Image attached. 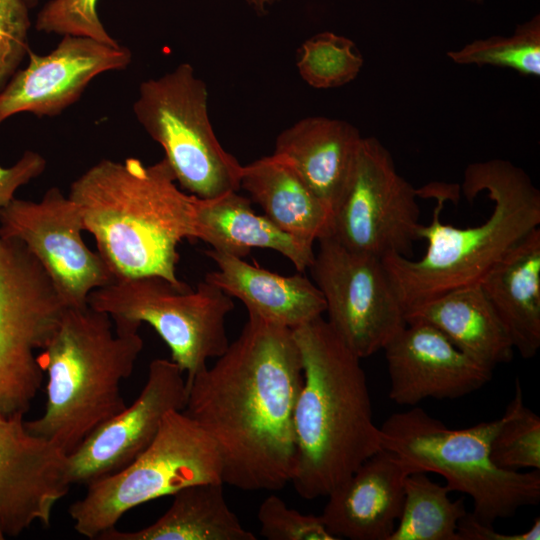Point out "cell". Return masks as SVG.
Listing matches in <instances>:
<instances>
[{"instance_id": "33", "label": "cell", "mask_w": 540, "mask_h": 540, "mask_svg": "<svg viewBox=\"0 0 540 540\" xmlns=\"http://www.w3.org/2000/svg\"><path fill=\"white\" fill-rule=\"evenodd\" d=\"M46 159L34 151H25L11 167L0 166V209L9 204L16 191L46 169Z\"/></svg>"}, {"instance_id": "9", "label": "cell", "mask_w": 540, "mask_h": 540, "mask_svg": "<svg viewBox=\"0 0 540 540\" xmlns=\"http://www.w3.org/2000/svg\"><path fill=\"white\" fill-rule=\"evenodd\" d=\"M133 112L162 147L182 190L212 199L240 189L243 165L216 137L208 113L207 86L189 63L143 81Z\"/></svg>"}, {"instance_id": "32", "label": "cell", "mask_w": 540, "mask_h": 540, "mask_svg": "<svg viewBox=\"0 0 540 540\" xmlns=\"http://www.w3.org/2000/svg\"><path fill=\"white\" fill-rule=\"evenodd\" d=\"M30 26L25 0H0V91L28 54Z\"/></svg>"}, {"instance_id": "20", "label": "cell", "mask_w": 540, "mask_h": 540, "mask_svg": "<svg viewBox=\"0 0 540 540\" xmlns=\"http://www.w3.org/2000/svg\"><path fill=\"white\" fill-rule=\"evenodd\" d=\"M205 254L217 270L208 272L204 280L239 299L248 314L295 329L325 312L322 293L301 274L283 276L213 249Z\"/></svg>"}, {"instance_id": "19", "label": "cell", "mask_w": 540, "mask_h": 540, "mask_svg": "<svg viewBox=\"0 0 540 540\" xmlns=\"http://www.w3.org/2000/svg\"><path fill=\"white\" fill-rule=\"evenodd\" d=\"M362 138L347 121L309 116L278 135L273 153L293 166L332 215L351 178Z\"/></svg>"}, {"instance_id": "26", "label": "cell", "mask_w": 540, "mask_h": 540, "mask_svg": "<svg viewBox=\"0 0 540 540\" xmlns=\"http://www.w3.org/2000/svg\"><path fill=\"white\" fill-rule=\"evenodd\" d=\"M450 492L425 472L407 475L402 511L389 540H460L459 522L467 512L463 499L452 500Z\"/></svg>"}, {"instance_id": "37", "label": "cell", "mask_w": 540, "mask_h": 540, "mask_svg": "<svg viewBox=\"0 0 540 540\" xmlns=\"http://www.w3.org/2000/svg\"><path fill=\"white\" fill-rule=\"evenodd\" d=\"M470 3H474V4H482L484 2V0H466Z\"/></svg>"}, {"instance_id": "22", "label": "cell", "mask_w": 540, "mask_h": 540, "mask_svg": "<svg viewBox=\"0 0 540 540\" xmlns=\"http://www.w3.org/2000/svg\"><path fill=\"white\" fill-rule=\"evenodd\" d=\"M443 333L459 350L490 368L512 360L511 338L480 283L457 288L405 312Z\"/></svg>"}, {"instance_id": "11", "label": "cell", "mask_w": 540, "mask_h": 540, "mask_svg": "<svg viewBox=\"0 0 540 540\" xmlns=\"http://www.w3.org/2000/svg\"><path fill=\"white\" fill-rule=\"evenodd\" d=\"M417 196L389 150L377 138L363 137L349 183L332 212L329 236L379 258L408 257L420 239Z\"/></svg>"}, {"instance_id": "16", "label": "cell", "mask_w": 540, "mask_h": 540, "mask_svg": "<svg viewBox=\"0 0 540 540\" xmlns=\"http://www.w3.org/2000/svg\"><path fill=\"white\" fill-rule=\"evenodd\" d=\"M28 55L27 67L0 91V125L24 112L55 117L77 102L98 75L123 70L132 61L127 47L76 35H64L48 54L29 50Z\"/></svg>"}, {"instance_id": "15", "label": "cell", "mask_w": 540, "mask_h": 540, "mask_svg": "<svg viewBox=\"0 0 540 540\" xmlns=\"http://www.w3.org/2000/svg\"><path fill=\"white\" fill-rule=\"evenodd\" d=\"M68 455L25 426L24 414L0 413V537H16L34 522L50 524L69 492Z\"/></svg>"}, {"instance_id": "34", "label": "cell", "mask_w": 540, "mask_h": 540, "mask_svg": "<svg viewBox=\"0 0 540 540\" xmlns=\"http://www.w3.org/2000/svg\"><path fill=\"white\" fill-rule=\"evenodd\" d=\"M458 534L460 540H539L540 519L535 518L531 527L524 532L505 534L496 531L493 525L479 522L471 513H466L459 522Z\"/></svg>"}, {"instance_id": "7", "label": "cell", "mask_w": 540, "mask_h": 540, "mask_svg": "<svg viewBox=\"0 0 540 540\" xmlns=\"http://www.w3.org/2000/svg\"><path fill=\"white\" fill-rule=\"evenodd\" d=\"M206 482H223L218 449L183 410H170L150 445L122 470L88 484L68 512L77 533L97 539L129 510Z\"/></svg>"}, {"instance_id": "4", "label": "cell", "mask_w": 540, "mask_h": 540, "mask_svg": "<svg viewBox=\"0 0 540 540\" xmlns=\"http://www.w3.org/2000/svg\"><path fill=\"white\" fill-rule=\"evenodd\" d=\"M462 191L469 201L486 192L493 202L483 223L467 228L444 224L441 211L449 195L437 192L433 218L419 230V238L427 242L423 257L381 258L404 312L451 290L481 283L514 245L540 225V191L522 168L508 160L469 164Z\"/></svg>"}, {"instance_id": "38", "label": "cell", "mask_w": 540, "mask_h": 540, "mask_svg": "<svg viewBox=\"0 0 540 540\" xmlns=\"http://www.w3.org/2000/svg\"><path fill=\"white\" fill-rule=\"evenodd\" d=\"M0 540H2L1 537H0Z\"/></svg>"}, {"instance_id": "5", "label": "cell", "mask_w": 540, "mask_h": 540, "mask_svg": "<svg viewBox=\"0 0 540 540\" xmlns=\"http://www.w3.org/2000/svg\"><path fill=\"white\" fill-rule=\"evenodd\" d=\"M143 349L138 332H116L111 317L68 307L37 355L47 373L44 413L25 421L29 432L72 453L97 427L127 407L120 384Z\"/></svg>"}, {"instance_id": "3", "label": "cell", "mask_w": 540, "mask_h": 540, "mask_svg": "<svg viewBox=\"0 0 540 540\" xmlns=\"http://www.w3.org/2000/svg\"><path fill=\"white\" fill-rule=\"evenodd\" d=\"M303 383L294 409L291 483L304 499L326 497L382 449L358 357L322 316L293 329Z\"/></svg>"}, {"instance_id": "35", "label": "cell", "mask_w": 540, "mask_h": 540, "mask_svg": "<svg viewBox=\"0 0 540 540\" xmlns=\"http://www.w3.org/2000/svg\"><path fill=\"white\" fill-rule=\"evenodd\" d=\"M257 12H265L278 0H246Z\"/></svg>"}, {"instance_id": "28", "label": "cell", "mask_w": 540, "mask_h": 540, "mask_svg": "<svg viewBox=\"0 0 540 540\" xmlns=\"http://www.w3.org/2000/svg\"><path fill=\"white\" fill-rule=\"evenodd\" d=\"M363 63L364 59L351 39L325 31L302 43L296 65L309 86L330 89L353 81Z\"/></svg>"}, {"instance_id": "1", "label": "cell", "mask_w": 540, "mask_h": 540, "mask_svg": "<svg viewBox=\"0 0 540 540\" xmlns=\"http://www.w3.org/2000/svg\"><path fill=\"white\" fill-rule=\"evenodd\" d=\"M248 315L215 364L186 385L183 411L214 441L224 484L280 490L293 473L302 358L293 329Z\"/></svg>"}, {"instance_id": "27", "label": "cell", "mask_w": 540, "mask_h": 540, "mask_svg": "<svg viewBox=\"0 0 540 540\" xmlns=\"http://www.w3.org/2000/svg\"><path fill=\"white\" fill-rule=\"evenodd\" d=\"M460 65L496 66L513 69L524 76H540V16L519 24L509 36L474 40L461 49L448 51Z\"/></svg>"}, {"instance_id": "12", "label": "cell", "mask_w": 540, "mask_h": 540, "mask_svg": "<svg viewBox=\"0 0 540 540\" xmlns=\"http://www.w3.org/2000/svg\"><path fill=\"white\" fill-rule=\"evenodd\" d=\"M309 267L322 293L328 324L361 359L383 350L405 324V312L381 258L318 240Z\"/></svg>"}, {"instance_id": "6", "label": "cell", "mask_w": 540, "mask_h": 540, "mask_svg": "<svg viewBox=\"0 0 540 540\" xmlns=\"http://www.w3.org/2000/svg\"><path fill=\"white\" fill-rule=\"evenodd\" d=\"M501 419L451 429L419 407L390 415L379 427L382 448L414 472L444 477L451 491L469 496L471 515L493 525L540 501V470L510 471L491 459Z\"/></svg>"}, {"instance_id": "13", "label": "cell", "mask_w": 540, "mask_h": 540, "mask_svg": "<svg viewBox=\"0 0 540 540\" xmlns=\"http://www.w3.org/2000/svg\"><path fill=\"white\" fill-rule=\"evenodd\" d=\"M81 212L57 187L38 202L13 199L0 209V235L21 241L44 267L67 307L88 305L89 294L115 280L82 239Z\"/></svg>"}, {"instance_id": "30", "label": "cell", "mask_w": 540, "mask_h": 540, "mask_svg": "<svg viewBox=\"0 0 540 540\" xmlns=\"http://www.w3.org/2000/svg\"><path fill=\"white\" fill-rule=\"evenodd\" d=\"M98 0H50L39 11L38 31L59 35H76L116 45L97 12Z\"/></svg>"}, {"instance_id": "17", "label": "cell", "mask_w": 540, "mask_h": 540, "mask_svg": "<svg viewBox=\"0 0 540 540\" xmlns=\"http://www.w3.org/2000/svg\"><path fill=\"white\" fill-rule=\"evenodd\" d=\"M383 350L389 398L399 405L415 406L428 398L458 399L492 378V369L470 358L424 322H407Z\"/></svg>"}, {"instance_id": "29", "label": "cell", "mask_w": 540, "mask_h": 540, "mask_svg": "<svg viewBox=\"0 0 540 540\" xmlns=\"http://www.w3.org/2000/svg\"><path fill=\"white\" fill-rule=\"evenodd\" d=\"M491 443L490 456L510 471L540 470V417L525 406L520 381L508 403Z\"/></svg>"}, {"instance_id": "10", "label": "cell", "mask_w": 540, "mask_h": 540, "mask_svg": "<svg viewBox=\"0 0 540 540\" xmlns=\"http://www.w3.org/2000/svg\"><path fill=\"white\" fill-rule=\"evenodd\" d=\"M68 307L24 243L0 235V413L25 414L43 382L42 350Z\"/></svg>"}, {"instance_id": "31", "label": "cell", "mask_w": 540, "mask_h": 540, "mask_svg": "<svg viewBox=\"0 0 540 540\" xmlns=\"http://www.w3.org/2000/svg\"><path fill=\"white\" fill-rule=\"evenodd\" d=\"M260 534L268 540H336L320 516L302 514L270 495L258 509Z\"/></svg>"}, {"instance_id": "21", "label": "cell", "mask_w": 540, "mask_h": 540, "mask_svg": "<svg viewBox=\"0 0 540 540\" xmlns=\"http://www.w3.org/2000/svg\"><path fill=\"white\" fill-rule=\"evenodd\" d=\"M197 239L213 250L238 258L253 248L274 250L286 257L298 272L311 266L314 242L300 239L276 226L265 215L257 214L251 200L231 191L212 199H197Z\"/></svg>"}, {"instance_id": "25", "label": "cell", "mask_w": 540, "mask_h": 540, "mask_svg": "<svg viewBox=\"0 0 540 540\" xmlns=\"http://www.w3.org/2000/svg\"><path fill=\"white\" fill-rule=\"evenodd\" d=\"M223 482L186 486L174 493L168 510L154 523L136 531L115 527L98 540H256L229 508Z\"/></svg>"}, {"instance_id": "36", "label": "cell", "mask_w": 540, "mask_h": 540, "mask_svg": "<svg viewBox=\"0 0 540 540\" xmlns=\"http://www.w3.org/2000/svg\"><path fill=\"white\" fill-rule=\"evenodd\" d=\"M27 5L29 6V8H33L34 6L37 5L38 1L39 0H25Z\"/></svg>"}, {"instance_id": "2", "label": "cell", "mask_w": 540, "mask_h": 540, "mask_svg": "<svg viewBox=\"0 0 540 540\" xmlns=\"http://www.w3.org/2000/svg\"><path fill=\"white\" fill-rule=\"evenodd\" d=\"M69 197L115 280L157 275L189 287L176 275L177 247L197 239L198 197L177 186L164 158L103 159L71 184Z\"/></svg>"}, {"instance_id": "8", "label": "cell", "mask_w": 540, "mask_h": 540, "mask_svg": "<svg viewBox=\"0 0 540 540\" xmlns=\"http://www.w3.org/2000/svg\"><path fill=\"white\" fill-rule=\"evenodd\" d=\"M88 305L108 314L116 332H138L142 323L152 326L169 347L171 360L187 373L186 385L229 345L225 322L234 309L232 297L205 280L193 291L157 275L116 279L93 290Z\"/></svg>"}, {"instance_id": "18", "label": "cell", "mask_w": 540, "mask_h": 540, "mask_svg": "<svg viewBox=\"0 0 540 540\" xmlns=\"http://www.w3.org/2000/svg\"><path fill=\"white\" fill-rule=\"evenodd\" d=\"M413 471L381 449L326 497L320 515L338 539L389 540L404 502L405 478Z\"/></svg>"}, {"instance_id": "24", "label": "cell", "mask_w": 540, "mask_h": 540, "mask_svg": "<svg viewBox=\"0 0 540 540\" xmlns=\"http://www.w3.org/2000/svg\"><path fill=\"white\" fill-rule=\"evenodd\" d=\"M240 188L283 231L312 242L329 235L330 211L283 157L273 153L243 166Z\"/></svg>"}, {"instance_id": "23", "label": "cell", "mask_w": 540, "mask_h": 540, "mask_svg": "<svg viewBox=\"0 0 540 540\" xmlns=\"http://www.w3.org/2000/svg\"><path fill=\"white\" fill-rule=\"evenodd\" d=\"M480 284L514 349L534 357L540 347V228L514 245Z\"/></svg>"}, {"instance_id": "14", "label": "cell", "mask_w": 540, "mask_h": 540, "mask_svg": "<svg viewBox=\"0 0 540 540\" xmlns=\"http://www.w3.org/2000/svg\"><path fill=\"white\" fill-rule=\"evenodd\" d=\"M186 399L183 371L172 360L154 359L133 404L97 427L68 455L70 482L87 486L125 468L153 441L164 415L183 410Z\"/></svg>"}]
</instances>
